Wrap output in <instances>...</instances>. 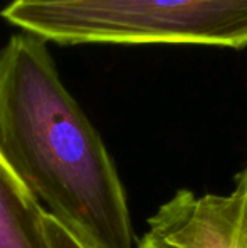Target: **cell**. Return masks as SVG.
Instances as JSON below:
<instances>
[{
    "label": "cell",
    "mask_w": 247,
    "mask_h": 248,
    "mask_svg": "<svg viewBox=\"0 0 247 248\" xmlns=\"http://www.w3.org/2000/svg\"><path fill=\"white\" fill-rule=\"evenodd\" d=\"M0 149L49 216L92 248H132L125 189L44 39L0 49Z\"/></svg>",
    "instance_id": "1"
},
{
    "label": "cell",
    "mask_w": 247,
    "mask_h": 248,
    "mask_svg": "<svg viewBox=\"0 0 247 248\" xmlns=\"http://www.w3.org/2000/svg\"><path fill=\"white\" fill-rule=\"evenodd\" d=\"M2 17L63 46L247 47V0H12Z\"/></svg>",
    "instance_id": "2"
},
{
    "label": "cell",
    "mask_w": 247,
    "mask_h": 248,
    "mask_svg": "<svg viewBox=\"0 0 247 248\" xmlns=\"http://www.w3.org/2000/svg\"><path fill=\"white\" fill-rule=\"evenodd\" d=\"M139 248H237L231 196L178 191L149 218Z\"/></svg>",
    "instance_id": "3"
},
{
    "label": "cell",
    "mask_w": 247,
    "mask_h": 248,
    "mask_svg": "<svg viewBox=\"0 0 247 248\" xmlns=\"http://www.w3.org/2000/svg\"><path fill=\"white\" fill-rule=\"evenodd\" d=\"M46 211L0 149V248H51Z\"/></svg>",
    "instance_id": "4"
},
{
    "label": "cell",
    "mask_w": 247,
    "mask_h": 248,
    "mask_svg": "<svg viewBox=\"0 0 247 248\" xmlns=\"http://www.w3.org/2000/svg\"><path fill=\"white\" fill-rule=\"evenodd\" d=\"M234 206V235L237 248H247V167L241 172L234 193L229 194Z\"/></svg>",
    "instance_id": "5"
},
{
    "label": "cell",
    "mask_w": 247,
    "mask_h": 248,
    "mask_svg": "<svg viewBox=\"0 0 247 248\" xmlns=\"http://www.w3.org/2000/svg\"><path fill=\"white\" fill-rule=\"evenodd\" d=\"M44 226H46L48 240H49L51 248H92L86 243H83L78 236L73 235L69 230H66L61 223H58L48 213L46 219H44Z\"/></svg>",
    "instance_id": "6"
}]
</instances>
